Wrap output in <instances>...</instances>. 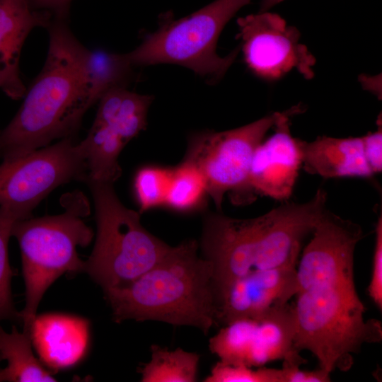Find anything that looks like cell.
I'll use <instances>...</instances> for the list:
<instances>
[{
	"label": "cell",
	"mask_w": 382,
	"mask_h": 382,
	"mask_svg": "<svg viewBox=\"0 0 382 382\" xmlns=\"http://www.w3.org/2000/svg\"><path fill=\"white\" fill-rule=\"evenodd\" d=\"M319 189L308 202L284 203L252 219L207 214L203 223L202 256L213 268L215 299L234 279L257 270L296 266L303 238L326 209Z\"/></svg>",
	"instance_id": "obj_1"
},
{
	"label": "cell",
	"mask_w": 382,
	"mask_h": 382,
	"mask_svg": "<svg viewBox=\"0 0 382 382\" xmlns=\"http://www.w3.org/2000/svg\"><path fill=\"white\" fill-rule=\"evenodd\" d=\"M49 49L42 69L26 89L12 120L0 132V158L8 160L75 137L92 103L84 71L87 48L66 21L47 25Z\"/></svg>",
	"instance_id": "obj_2"
},
{
	"label": "cell",
	"mask_w": 382,
	"mask_h": 382,
	"mask_svg": "<svg viewBox=\"0 0 382 382\" xmlns=\"http://www.w3.org/2000/svg\"><path fill=\"white\" fill-rule=\"evenodd\" d=\"M198 250L195 240H185L132 282L103 290L113 320H155L208 333L216 325L213 268Z\"/></svg>",
	"instance_id": "obj_3"
},
{
	"label": "cell",
	"mask_w": 382,
	"mask_h": 382,
	"mask_svg": "<svg viewBox=\"0 0 382 382\" xmlns=\"http://www.w3.org/2000/svg\"><path fill=\"white\" fill-rule=\"evenodd\" d=\"M295 296L294 348L311 352L329 374L347 371L362 345L381 341V323L364 319L366 308L354 284H325Z\"/></svg>",
	"instance_id": "obj_4"
},
{
	"label": "cell",
	"mask_w": 382,
	"mask_h": 382,
	"mask_svg": "<svg viewBox=\"0 0 382 382\" xmlns=\"http://www.w3.org/2000/svg\"><path fill=\"white\" fill-rule=\"evenodd\" d=\"M63 213L18 220L11 236L18 243L25 287L20 311L23 331L30 332L39 303L47 289L64 273L83 272L85 261L77 253L92 241L93 232L83 221L90 212L86 196L69 193L61 201Z\"/></svg>",
	"instance_id": "obj_5"
},
{
	"label": "cell",
	"mask_w": 382,
	"mask_h": 382,
	"mask_svg": "<svg viewBox=\"0 0 382 382\" xmlns=\"http://www.w3.org/2000/svg\"><path fill=\"white\" fill-rule=\"evenodd\" d=\"M96 221L93 249L83 272L103 290L125 286L155 265L170 247L141 224L140 213L126 207L113 184L86 178Z\"/></svg>",
	"instance_id": "obj_6"
},
{
	"label": "cell",
	"mask_w": 382,
	"mask_h": 382,
	"mask_svg": "<svg viewBox=\"0 0 382 382\" xmlns=\"http://www.w3.org/2000/svg\"><path fill=\"white\" fill-rule=\"evenodd\" d=\"M250 0H215L179 20L164 21L146 35L127 56L134 66L175 64L185 66L212 81L221 79L238 53L226 57L216 52L219 35L228 21Z\"/></svg>",
	"instance_id": "obj_7"
},
{
	"label": "cell",
	"mask_w": 382,
	"mask_h": 382,
	"mask_svg": "<svg viewBox=\"0 0 382 382\" xmlns=\"http://www.w3.org/2000/svg\"><path fill=\"white\" fill-rule=\"evenodd\" d=\"M282 112H276L243 127L224 132L207 131L192 136L184 161L202 175L208 195L217 209L230 193L236 203L252 196L248 187L255 149L274 127Z\"/></svg>",
	"instance_id": "obj_8"
},
{
	"label": "cell",
	"mask_w": 382,
	"mask_h": 382,
	"mask_svg": "<svg viewBox=\"0 0 382 382\" xmlns=\"http://www.w3.org/2000/svg\"><path fill=\"white\" fill-rule=\"evenodd\" d=\"M88 170L75 137L4 160L0 164V206L21 219L30 217L35 207L57 187L72 180L83 181Z\"/></svg>",
	"instance_id": "obj_9"
},
{
	"label": "cell",
	"mask_w": 382,
	"mask_h": 382,
	"mask_svg": "<svg viewBox=\"0 0 382 382\" xmlns=\"http://www.w3.org/2000/svg\"><path fill=\"white\" fill-rule=\"evenodd\" d=\"M152 97L114 88L99 100L87 136L79 141L90 178L115 183L122 175L118 158L128 142L146 127Z\"/></svg>",
	"instance_id": "obj_10"
},
{
	"label": "cell",
	"mask_w": 382,
	"mask_h": 382,
	"mask_svg": "<svg viewBox=\"0 0 382 382\" xmlns=\"http://www.w3.org/2000/svg\"><path fill=\"white\" fill-rule=\"evenodd\" d=\"M296 320L289 303L257 318H239L225 325L209 342L219 361L252 368L275 360L301 366L306 363L294 345Z\"/></svg>",
	"instance_id": "obj_11"
},
{
	"label": "cell",
	"mask_w": 382,
	"mask_h": 382,
	"mask_svg": "<svg viewBox=\"0 0 382 382\" xmlns=\"http://www.w3.org/2000/svg\"><path fill=\"white\" fill-rule=\"evenodd\" d=\"M245 62L258 77L274 81L295 69L313 76L316 60L300 42V33L279 15L267 11L238 20Z\"/></svg>",
	"instance_id": "obj_12"
},
{
	"label": "cell",
	"mask_w": 382,
	"mask_h": 382,
	"mask_svg": "<svg viewBox=\"0 0 382 382\" xmlns=\"http://www.w3.org/2000/svg\"><path fill=\"white\" fill-rule=\"evenodd\" d=\"M311 234L296 269L298 291L354 279V254L363 237L361 227L326 209Z\"/></svg>",
	"instance_id": "obj_13"
},
{
	"label": "cell",
	"mask_w": 382,
	"mask_h": 382,
	"mask_svg": "<svg viewBox=\"0 0 382 382\" xmlns=\"http://www.w3.org/2000/svg\"><path fill=\"white\" fill-rule=\"evenodd\" d=\"M298 290L296 266L257 270L238 277L216 301V325L263 316L289 303Z\"/></svg>",
	"instance_id": "obj_14"
},
{
	"label": "cell",
	"mask_w": 382,
	"mask_h": 382,
	"mask_svg": "<svg viewBox=\"0 0 382 382\" xmlns=\"http://www.w3.org/2000/svg\"><path fill=\"white\" fill-rule=\"evenodd\" d=\"M301 111V106H295L282 112L274 134L255 149L248 178L251 195L259 194L279 201L291 197L302 158L299 139L290 131V117Z\"/></svg>",
	"instance_id": "obj_15"
},
{
	"label": "cell",
	"mask_w": 382,
	"mask_h": 382,
	"mask_svg": "<svg viewBox=\"0 0 382 382\" xmlns=\"http://www.w3.org/2000/svg\"><path fill=\"white\" fill-rule=\"evenodd\" d=\"M52 17L34 9L30 0H0V90L11 99L26 91L19 69L24 42L34 28L47 27Z\"/></svg>",
	"instance_id": "obj_16"
},
{
	"label": "cell",
	"mask_w": 382,
	"mask_h": 382,
	"mask_svg": "<svg viewBox=\"0 0 382 382\" xmlns=\"http://www.w3.org/2000/svg\"><path fill=\"white\" fill-rule=\"evenodd\" d=\"M30 332L42 361L52 369L74 366L87 349L88 323L79 317L56 313L36 316Z\"/></svg>",
	"instance_id": "obj_17"
},
{
	"label": "cell",
	"mask_w": 382,
	"mask_h": 382,
	"mask_svg": "<svg viewBox=\"0 0 382 382\" xmlns=\"http://www.w3.org/2000/svg\"><path fill=\"white\" fill-rule=\"evenodd\" d=\"M302 167L324 178H370L374 175L364 156L361 137L320 136L311 141L299 139Z\"/></svg>",
	"instance_id": "obj_18"
},
{
	"label": "cell",
	"mask_w": 382,
	"mask_h": 382,
	"mask_svg": "<svg viewBox=\"0 0 382 382\" xmlns=\"http://www.w3.org/2000/svg\"><path fill=\"white\" fill-rule=\"evenodd\" d=\"M30 333L18 332L16 326L7 332L0 326V361L7 366L1 369L4 381H56L32 351Z\"/></svg>",
	"instance_id": "obj_19"
},
{
	"label": "cell",
	"mask_w": 382,
	"mask_h": 382,
	"mask_svg": "<svg viewBox=\"0 0 382 382\" xmlns=\"http://www.w3.org/2000/svg\"><path fill=\"white\" fill-rule=\"evenodd\" d=\"M134 67L126 54L87 49L84 71L92 103L98 102L112 89L127 88L133 79Z\"/></svg>",
	"instance_id": "obj_20"
},
{
	"label": "cell",
	"mask_w": 382,
	"mask_h": 382,
	"mask_svg": "<svg viewBox=\"0 0 382 382\" xmlns=\"http://www.w3.org/2000/svg\"><path fill=\"white\" fill-rule=\"evenodd\" d=\"M151 359L140 368L142 382H193L197 381L200 356L181 348L169 350L151 346Z\"/></svg>",
	"instance_id": "obj_21"
},
{
	"label": "cell",
	"mask_w": 382,
	"mask_h": 382,
	"mask_svg": "<svg viewBox=\"0 0 382 382\" xmlns=\"http://www.w3.org/2000/svg\"><path fill=\"white\" fill-rule=\"evenodd\" d=\"M205 180L192 164L183 161L173 168L165 206L178 212L202 209L208 197Z\"/></svg>",
	"instance_id": "obj_22"
},
{
	"label": "cell",
	"mask_w": 382,
	"mask_h": 382,
	"mask_svg": "<svg viewBox=\"0 0 382 382\" xmlns=\"http://www.w3.org/2000/svg\"><path fill=\"white\" fill-rule=\"evenodd\" d=\"M20 217L8 208L0 206V322L4 320L22 322L14 306L11 279L14 275L8 259V241L13 226Z\"/></svg>",
	"instance_id": "obj_23"
},
{
	"label": "cell",
	"mask_w": 382,
	"mask_h": 382,
	"mask_svg": "<svg viewBox=\"0 0 382 382\" xmlns=\"http://www.w3.org/2000/svg\"><path fill=\"white\" fill-rule=\"evenodd\" d=\"M173 168L145 166L134 177V191L139 213L165 206Z\"/></svg>",
	"instance_id": "obj_24"
},
{
	"label": "cell",
	"mask_w": 382,
	"mask_h": 382,
	"mask_svg": "<svg viewBox=\"0 0 382 382\" xmlns=\"http://www.w3.org/2000/svg\"><path fill=\"white\" fill-rule=\"evenodd\" d=\"M205 382H282L281 369L230 364L219 361L212 367Z\"/></svg>",
	"instance_id": "obj_25"
},
{
	"label": "cell",
	"mask_w": 382,
	"mask_h": 382,
	"mask_svg": "<svg viewBox=\"0 0 382 382\" xmlns=\"http://www.w3.org/2000/svg\"><path fill=\"white\" fill-rule=\"evenodd\" d=\"M367 288L369 297L381 311L382 309V217H378L375 228V245L372 271Z\"/></svg>",
	"instance_id": "obj_26"
},
{
	"label": "cell",
	"mask_w": 382,
	"mask_h": 382,
	"mask_svg": "<svg viewBox=\"0 0 382 382\" xmlns=\"http://www.w3.org/2000/svg\"><path fill=\"white\" fill-rule=\"evenodd\" d=\"M362 149L366 161L373 174L382 170V127L381 118L378 121L376 131L361 137Z\"/></svg>",
	"instance_id": "obj_27"
},
{
	"label": "cell",
	"mask_w": 382,
	"mask_h": 382,
	"mask_svg": "<svg viewBox=\"0 0 382 382\" xmlns=\"http://www.w3.org/2000/svg\"><path fill=\"white\" fill-rule=\"evenodd\" d=\"M300 366L282 363L281 369L282 382H328L330 374L323 369L303 371Z\"/></svg>",
	"instance_id": "obj_28"
},
{
	"label": "cell",
	"mask_w": 382,
	"mask_h": 382,
	"mask_svg": "<svg viewBox=\"0 0 382 382\" xmlns=\"http://www.w3.org/2000/svg\"><path fill=\"white\" fill-rule=\"evenodd\" d=\"M35 10L49 12L54 19L66 21L72 0H30Z\"/></svg>",
	"instance_id": "obj_29"
},
{
	"label": "cell",
	"mask_w": 382,
	"mask_h": 382,
	"mask_svg": "<svg viewBox=\"0 0 382 382\" xmlns=\"http://www.w3.org/2000/svg\"><path fill=\"white\" fill-rule=\"evenodd\" d=\"M284 0H262L260 5V11H266L272 6Z\"/></svg>",
	"instance_id": "obj_30"
},
{
	"label": "cell",
	"mask_w": 382,
	"mask_h": 382,
	"mask_svg": "<svg viewBox=\"0 0 382 382\" xmlns=\"http://www.w3.org/2000/svg\"><path fill=\"white\" fill-rule=\"evenodd\" d=\"M0 381H4L1 369H0Z\"/></svg>",
	"instance_id": "obj_31"
}]
</instances>
